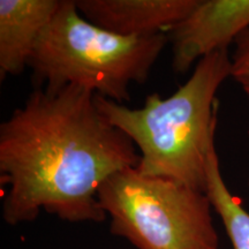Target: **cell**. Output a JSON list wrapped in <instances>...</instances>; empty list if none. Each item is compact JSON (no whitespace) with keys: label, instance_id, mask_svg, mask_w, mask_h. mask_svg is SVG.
<instances>
[{"label":"cell","instance_id":"cell-10","mask_svg":"<svg viewBox=\"0 0 249 249\" xmlns=\"http://www.w3.org/2000/svg\"><path fill=\"white\" fill-rule=\"evenodd\" d=\"M248 188H249V178H248Z\"/></svg>","mask_w":249,"mask_h":249},{"label":"cell","instance_id":"cell-8","mask_svg":"<svg viewBox=\"0 0 249 249\" xmlns=\"http://www.w3.org/2000/svg\"><path fill=\"white\" fill-rule=\"evenodd\" d=\"M213 209L220 217L233 249H249V213L230 192L220 171L216 145L208 158L207 191Z\"/></svg>","mask_w":249,"mask_h":249},{"label":"cell","instance_id":"cell-9","mask_svg":"<svg viewBox=\"0 0 249 249\" xmlns=\"http://www.w3.org/2000/svg\"><path fill=\"white\" fill-rule=\"evenodd\" d=\"M231 55V77L240 86L249 103V29L236 38Z\"/></svg>","mask_w":249,"mask_h":249},{"label":"cell","instance_id":"cell-6","mask_svg":"<svg viewBox=\"0 0 249 249\" xmlns=\"http://www.w3.org/2000/svg\"><path fill=\"white\" fill-rule=\"evenodd\" d=\"M195 4L196 0H75L87 20L127 37L166 34Z\"/></svg>","mask_w":249,"mask_h":249},{"label":"cell","instance_id":"cell-4","mask_svg":"<svg viewBox=\"0 0 249 249\" xmlns=\"http://www.w3.org/2000/svg\"><path fill=\"white\" fill-rule=\"evenodd\" d=\"M113 235L138 249H218L213 205L205 193L136 167L113 173L98 189Z\"/></svg>","mask_w":249,"mask_h":249},{"label":"cell","instance_id":"cell-3","mask_svg":"<svg viewBox=\"0 0 249 249\" xmlns=\"http://www.w3.org/2000/svg\"><path fill=\"white\" fill-rule=\"evenodd\" d=\"M166 34L118 35L80 13L75 0L61 7L37 43L29 68L36 88L75 86L124 104L132 83H144L163 52Z\"/></svg>","mask_w":249,"mask_h":249},{"label":"cell","instance_id":"cell-7","mask_svg":"<svg viewBox=\"0 0 249 249\" xmlns=\"http://www.w3.org/2000/svg\"><path fill=\"white\" fill-rule=\"evenodd\" d=\"M62 0H0V80L20 75Z\"/></svg>","mask_w":249,"mask_h":249},{"label":"cell","instance_id":"cell-2","mask_svg":"<svg viewBox=\"0 0 249 249\" xmlns=\"http://www.w3.org/2000/svg\"><path fill=\"white\" fill-rule=\"evenodd\" d=\"M229 77L231 55L223 50L198 61L189 79L169 97L150 93L142 107L130 108L96 95V105L135 144L140 173L205 193L208 158L216 145V96Z\"/></svg>","mask_w":249,"mask_h":249},{"label":"cell","instance_id":"cell-1","mask_svg":"<svg viewBox=\"0 0 249 249\" xmlns=\"http://www.w3.org/2000/svg\"><path fill=\"white\" fill-rule=\"evenodd\" d=\"M139 163L135 144L99 112L96 93L35 88L0 124L2 218L17 226L45 211L65 222H104L99 187Z\"/></svg>","mask_w":249,"mask_h":249},{"label":"cell","instance_id":"cell-5","mask_svg":"<svg viewBox=\"0 0 249 249\" xmlns=\"http://www.w3.org/2000/svg\"><path fill=\"white\" fill-rule=\"evenodd\" d=\"M249 29V0H196L192 11L166 31L172 68L185 74L214 52L229 50Z\"/></svg>","mask_w":249,"mask_h":249}]
</instances>
